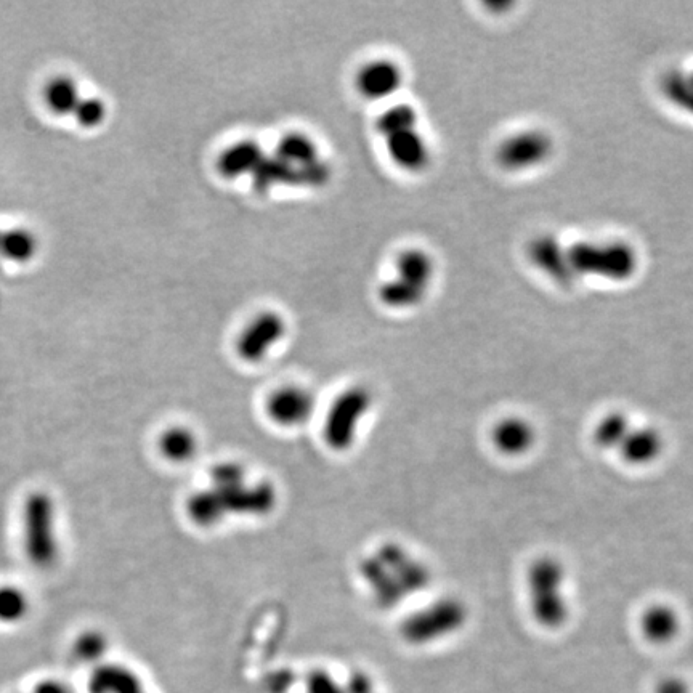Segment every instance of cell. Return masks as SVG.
Returning <instances> with one entry per match:
<instances>
[{"instance_id": "21", "label": "cell", "mask_w": 693, "mask_h": 693, "mask_svg": "<svg viewBox=\"0 0 693 693\" xmlns=\"http://www.w3.org/2000/svg\"><path fill=\"white\" fill-rule=\"evenodd\" d=\"M275 156L288 163L289 166L302 167L310 166V164L320 161V151H318L317 143L313 142L312 138L304 134H288L281 138L276 148Z\"/></svg>"}, {"instance_id": "19", "label": "cell", "mask_w": 693, "mask_h": 693, "mask_svg": "<svg viewBox=\"0 0 693 693\" xmlns=\"http://www.w3.org/2000/svg\"><path fill=\"white\" fill-rule=\"evenodd\" d=\"M633 424V419L629 418L628 414L623 413V411H612V413L604 414L592 430V440L599 446L600 450L616 453Z\"/></svg>"}, {"instance_id": "12", "label": "cell", "mask_w": 693, "mask_h": 693, "mask_svg": "<svg viewBox=\"0 0 693 693\" xmlns=\"http://www.w3.org/2000/svg\"><path fill=\"white\" fill-rule=\"evenodd\" d=\"M384 140L390 159L402 171L418 174L429 167L432 151L426 137L419 132V127L402 130Z\"/></svg>"}, {"instance_id": "9", "label": "cell", "mask_w": 693, "mask_h": 693, "mask_svg": "<svg viewBox=\"0 0 693 693\" xmlns=\"http://www.w3.org/2000/svg\"><path fill=\"white\" fill-rule=\"evenodd\" d=\"M286 323L278 313H260L249 323L236 342L240 357L249 363L264 360L270 350L283 339Z\"/></svg>"}, {"instance_id": "24", "label": "cell", "mask_w": 693, "mask_h": 693, "mask_svg": "<svg viewBox=\"0 0 693 693\" xmlns=\"http://www.w3.org/2000/svg\"><path fill=\"white\" fill-rule=\"evenodd\" d=\"M28 596L17 586L0 588V623L17 625L28 615Z\"/></svg>"}, {"instance_id": "20", "label": "cell", "mask_w": 693, "mask_h": 693, "mask_svg": "<svg viewBox=\"0 0 693 693\" xmlns=\"http://www.w3.org/2000/svg\"><path fill=\"white\" fill-rule=\"evenodd\" d=\"M81 98L77 82L69 76L53 77L52 81L45 86V105L57 116L73 114Z\"/></svg>"}, {"instance_id": "2", "label": "cell", "mask_w": 693, "mask_h": 693, "mask_svg": "<svg viewBox=\"0 0 693 693\" xmlns=\"http://www.w3.org/2000/svg\"><path fill=\"white\" fill-rule=\"evenodd\" d=\"M568 264L576 281L583 278L625 283L636 275V249L620 240H581L567 244Z\"/></svg>"}, {"instance_id": "1", "label": "cell", "mask_w": 693, "mask_h": 693, "mask_svg": "<svg viewBox=\"0 0 693 693\" xmlns=\"http://www.w3.org/2000/svg\"><path fill=\"white\" fill-rule=\"evenodd\" d=\"M527 602L533 620L544 629H559L572 613L568 573L562 560L541 556L527 570Z\"/></svg>"}, {"instance_id": "11", "label": "cell", "mask_w": 693, "mask_h": 693, "mask_svg": "<svg viewBox=\"0 0 693 693\" xmlns=\"http://www.w3.org/2000/svg\"><path fill=\"white\" fill-rule=\"evenodd\" d=\"M666 448L665 435L655 426H636L629 429L616 454L631 467L653 466L663 456Z\"/></svg>"}, {"instance_id": "16", "label": "cell", "mask_w": 693, "mask_h": 693, "mask_svg": "<svg viewBox=\"0 0 693 693\" xmlns=\"http://www.w3.org/2000/svg\"><path fill=\"white\" fill-rule=\"evenodd\" d=\"M265 156L267 154L259 143L254 140H243L228 146L227 150L220 154L217 169L223 179H240L243 175L254 174Z\"/></svg>"}, {"instance_id": "27", "label": "cell", "mask_w": 693, "mask_h": 693, "mask_svg": "<svg viewBox=\"0 0 693 693\" xmlns=\"http://www.w3.org/2000/svg\"><path fill=\"white\" fill-rule=\"evenodd\" d=\"M105 653V641L95 633L84 634L74 645V655L81 661H95Z\"/></svg>"}, {"instance_id": "7", "label": "cell", "mask_w": 693, "mask_h": 693, "mask_svg": "<svg viewBox=\"0 0 693 693\" xmlns=\"http://www.w3.org/2000/svg\"><path fill=\"white\" fill-rule=\"evenodd\" d=\"M527 259L541 275L562 288L576 283L568 264L567 244L552 235H539L528 243Z\"/></svg>"}, {"instance_id": "6", "label": "cell", "mask_w": 693, "mask_h": 693, "mask_svg": "<svg viewBox=\"0 0 693 693\" xmlns=\"http://www.w3.org/2000/svg\"><path fill=\"white\" fill-rule=\"evenodd\" d=\"M554 154V140L544 130L525 129L504 138L496 148V163L511 174L535 171Z\"/></svg>"}, {"instance_id": "8", "label": "cell", "mask_w": 693, "mask_h": 693, "mask_svg": "<svg viewBox=\"0 0 693 693\" xmlns=\"http://www.w3.org/2000/svg\"><path fill=\"white\" fill-rule=\"evenodd\" d=\"M368 410V395L363 390H349L331 406L326 422V440L333 448L349 446L357 430L358 421Z\"/></svg>"}, {"instance_id": "29", "label": "cell", "mask_w": 693, "mask_h": 693, "mask_svg": "<svg viewBox=\"0 0 693 693\" xmlns=\"http://www.w3.org/2000/svg\"><path fill=\"white\" fill-rule=\"evenodd\" d=\"M37 693H66L63 689V685L58 684V682H49V684H42Z\"/></svg>"}, {"instance_id": "5", "label": "cell", "mask_w": 693, "mask_h": 693, "mask_svg": "<svg viewBox=\"0 0 693 693\" xmlns=\"http://www.w3.org/2000/svg\"><path fill=\"white\" fill-rule=\"evenodd\" d=\"M55 509L49 496H29L23 511L25 551L36 567H50L57 560L58 541Z\"/></svg>"}, {"instance_id": "4", "label": "cell", "mask_w": 693, "mask_h": 693, "mask_svg": "<svg viewBox=\"0 0 693 693\" xmlns=\"http://www.w3.org/2000/svg\"><path fill=\"white\" fill-rule=\"evenodd\" d=\"M469 620V608L456 597H443L414 613L403 625L410 644L426 645L459 633Z\"/></svg>"}, {"instance_id": "26", "label": "cell", "mask_w": 693, "mask_h": 693, "mask_svg": "<svg viewBox=\"0 0 693 693\" xmlns=\"http://www.w3.org/2000/svg\"><path fill=\"white\" fill-rule=\"evenodd\" d=\"M77 124L86 129H95L102 126L108 116V108L102 98L98 97H82L81 102L77 105L73 113Z\"/></svg>"}, {"instance_id": "14", "label": "cell", "mask_w": 693, "mask_h": 693, "mask_svg": "<svg viewBox=\"0 0 693 693\" xmlns=\"http://www.w3.org/2000/svg\"><path fill=\"white\" fill-rule=\"evenodd\" d=\"M312 410V395L300 387H283L268 398V414L280 426H299L307 421Z\"/></svg>"}, {"instance_id": "22", "label": "cell", "mask_w": 693, "mask_h": 693, "mask_svg": "<svg viewBox=\"0 0 693 693\" xmlns=\"http://www.w3.org/2000/svg\"><path fill=\"white\" fill-rule=\"evenodd\" d=\"M37 249L36 235L28 228H12L0 233V256L10 262L26 264L36 256Z\"/></svg>"}, {"instance_id": "18", "label": "cell", "mask_w": 693, "mask_h": 693, "mask_svg": "<svg viewBox=\"0 0 693 693\" xmlns=\"http://www.w3.org/2000/svg\"><path fill=\"white\" fill-rule=\"evenodd\" d=\"M661 94L677 111L693 118V68H674L660 82Z\"/></svg>"}, {"instance_id": "15", "label": "cell", "mask_w": 693, "mask_h": 693, "mask_svg": "<svg viewBox=\"0 0 693 693\" xmlns=\"http://www.w3.org/2000/svg\"><path fill=\"white\" fill-rule=\"evenodd\" d=\"M641 633L650 644H669L681 633V616L663 602L650 605L641 615Z\"/></svg>"}, {"instance_id": "13", "label": "cell", "mask_w": 693, "mask_h": 693, "mask_svg": "<svg viewBox=\"0 0 693 693\" xmlns=\"http://www.w3.org/2000/svg\"><path fill=\"white\" fill-rule=\"evenodd\" d=\"M403 84V71L392 60H374L360 69L357 87L369 100H385L397 94Z\"/></svg>"}, {"instance_id": "25", "label": "cell", "mask_w": 693, "mask_h": 693, "mask_svg": "<svg viewBox=\"0 0 693 693\" xmlns=\"http://www.w3.org/2000/svg\"><path fill=\"white\" fill-rule=\"evenodd\" d=\"M161 451L169 461H187L195 454V437L185 429L167 430L161 438Z\"/></svg>"}, {"instance_id": "3", "label": "cell", "mask_w": 693, "mask_h": 693, "mask_svg": "<svg viewBox=\"0 0 693 693\" xmlns=\"http://www.w3.org/2000/svg\"><path fill=\"white\" fill-rule=\"evenodd\" d=\"M435 276V262L421 249L402 252L395 265V276L382 284L379 299L389 308H413L426 299Z\"/></svg>"}, {"instance_id": "23", "label": "cell", "mask_w": 693, "mask_h": 693, "mask_svg": "<svg viewBox=\"0 0 693 693\" xmlns=\"http://www.w3.org/2000/svg\"><path fill=\"white\" fill-rule=\"evenodd\" d=\"M418 113L410 105H394L387 108L377 119V130L382 137L402 132V130L419 127Z\"/></svg>"}, {"instance_id": "10", "label": "cell", "mask_w": 693, "mask_h": 693, "mask_svg": "<svg viewBox=\"0 0 693 693\" xmlns=\"http://www.w3.org/2000/svg\"><path fill=\"white\" fill-rule=\"evenodd\" d=\"M490 442L506 458H522L535 448L538 430L530 419L519 414L504 416L491 427Z\"/></svg>"}, {"instance_id": "17", "label": "cell", "mask_w": 693, "mask_h": 693, "mask_svg": "<svg viewBox=\"0 0 693 693\" xmlns=\"http://www.w3.org/2000/svg\"><path fill=\"white\" fill-rule=\"evenodd\" d=\"M252 185L259 193H267L278 185H291V187H304L302 169L289 166L281 161L278 156H265L254 174L251 175Z\"/></svg>"}, {"instance_id": "28", "label": "cell", "mask_w": 693, "mask_h": 693, "mask_svg": "<svg viewBox=\"0 0 693 693\" xmlns=\"http://www.w3.org/2000/svg\"><path fill=\"white\" fill-rule=\"evenodd\" d=\"M657 693H690V689L682 679L668 677L657 685Z\"/></svg>"}]
</instances>
